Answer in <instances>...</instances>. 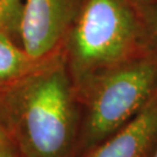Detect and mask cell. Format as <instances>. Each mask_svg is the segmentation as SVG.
I'll list each match as a JSON object with an SVG mask.
<instances>
[{
	"mask_svg": "<svg viewBox=\"0 0 157 157\" xmlns=\"http://www.w3.org/2000/svg\"><path fill=\"white\" fill-rule=\"evenodd\" d=\"M77 17L71 52L82 82L136 57L142 26L127 0H84Z\"/></svg>",
	"mask_w": 157,
	"mask_h": 157,
	"instance_id": "obj_1",
	"label": "cell"
},
{
	"mask_svg": "<svg viewBox=\"0 0 157 157\" xmlns=\"http://www.w3.org/2000/svg\"><path fill=\"white\" fill-rule=\"evenodd\" d=\"M84 146L92 150L140 112L157 91V50L108 69L90 82Z\"/></svg>",
	"mask_w": 157,
	"mask_h": 157,
	"instance_id": "obj_2",
	"label": "cell"
},
{
	"mask_svg": "<svg viewBox=\"0 0 157 157\" xmlns=\"http://www.w3.org/2000/svg\"><path fill=\"white\" fill-rule=\"evenodd\" d=\"M19 135L28 157H63L72 135L73 108L67 75L56 69L33 78L21 91Z\"/></svg>",
	"mask_w": 157,
	"mask_h": 157,
	"instance_id": "obj_3",
	"label": "cell"
},
{
	"mask_svg": "<svg viewBox=\"0 0 157 157\" xmlns=\"http://www.w3.org/2000/svg\"><path fill=\"white\" fill-rule=\"evenodd\" d=\"M79 11V0H27L20 14V34L26 54L33 61L48 55Z\"/></svg>",
	"mask_w": 157,
	"mask_h": 157,
	"instance_id": "obj_4",
	"label": "cell"
},
{
	"mask_svg": "<svg viewBox=\"0 0 157 157\" xmlns=\"http://www.w3.org/2000/svg\"><path fill=\"white\" fill-rule=\"evenodd\" d=\"M157 143V91L133 119L87 157H150Z\"/></svg>",
	"mask_w": 157,
	"mask_h": 157,
	"instance_id": "obj_5",
	"label": "cell"
},
{
	"mask_svg": "<svg viewBox=\"0 0 157 157\" xmlns=\"http://www.w3.org/2000/svg\"><path fill=\"white\" fill-rule=\"evenodd\" d=\"M33 59L14 45L10 37L0 29V82L20 77L30 67Z\"/></svg>",
	"mask_w": 157,
	"mask_h": 157,
	"instance_id": "obj_6",
	"label": "cell"
},
{
	"mask_svg": "<svg viewBox=\"0 0 157 157\" xmlns=\"http://www.w3.org/2000/svg\"><path fill=\"white\" fill-rule=\"evenodd\" d=\"M20 0H0V29L10 25L17 15Z\"/></svg>",
	"mask_w": 157,
	"mask_h": 157,
	"instance_id": "obj_7",
	"label": "cell"
},
{
	"mask_svg": "<svg viewBox=\"0 0 157 157\" xmlns=\"http://www.w3.org/2000/svg\"><path fill=\"white\" fill-rule=\"evenodd\" d=\"M149 32L151 36V41L154 43V49L157 50V2L154 6L150 17H149Z\"/></svg>",
	"mask_w": 157,
	"mask_h": 157,
	"instance_id": "obj_8",
	"label": "cell"
},
{
	"mask_svg": "<svg viewBox=\"0 0 157 157\" xmlns=\"http://www.w3.org/2000/svg\"><path fill=\"white\" fill-rule=\"evenodd\" d=\"M0 157H14L7 140L0 142Z\"/></svg>",
	"mask_w": 157,
	"mask_h": 157,
	"instance_id": "obj_9",
	"label": "cell"
},
{
	"mask_svg": "<svg viewBox=\"0 0 157 157\" xmlns=\"http://www.w3.org/2000/svg\"><path fill=\"white\" fill-rule=\"evenodd\" d=\"M6 133L5 130H4V127H2V124H1V120H0V142H2V141H6Z\"/></svg>",
	"mask_w": 157,
	"mask_h": 157,
	"instance_id": "obj_10",
	"label": "cell"
},
{
	"mask_svg": "<svg viewBox=\"0 0 157 157\" xmlns=\"http://www.w3.org/2000/svg\"><path fill=\"white\" fill-rule=\"evenodd\" d=\"M150 157H157V143H156V146H155V148H154V150H152Z\"/></svg>",
	"mask_w": 157,
	"mask_h": 157,
	"instance_id": "obj_11",
	"label": "cell"
}]
</instances>
